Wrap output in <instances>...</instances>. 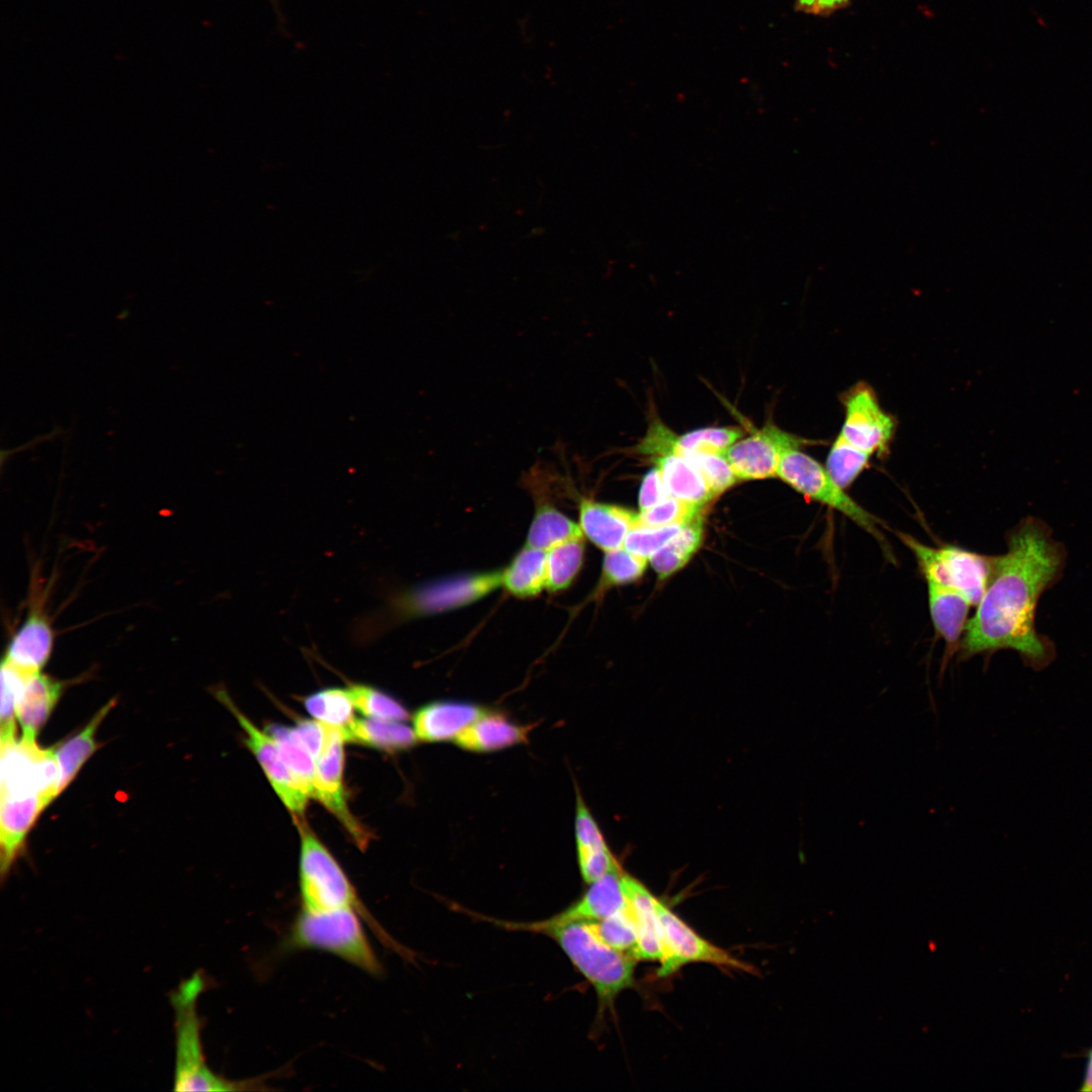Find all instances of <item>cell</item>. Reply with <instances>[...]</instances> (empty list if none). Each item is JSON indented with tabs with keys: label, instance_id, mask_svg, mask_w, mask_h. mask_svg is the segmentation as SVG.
Returning a JSON list of instances; mask_svg holds the SVG:
<instances>
[{
	"label": "cell",
	"instance_id": "cell-37",
	"mask_svg": "<svg viewBox=\"0 0 1092 1092\" xmlns=\"http://www.w3.org/2000/svg\"><path fill=\"white\" fill-rule=\"evenodd\" d=\"M601 937L615 949L639 960L638 934L632 908L629 904L616 914L595 921Z\"/></svg>",
	"mask_w": 1092,
	"mask_h": 1092
},
{
	"label": "cell",
	"instance_id": "cell-4",
	"mask_svg": "<svg viewBox=\"0 0 1092 1092\" xmlns=\"http://www.w3.org/2000/svg\"><path fill=\"white\" fill-rule=\"evenodd\" d=\"M300 835L299 891L301 909L328 911L355 910L373 929L382 943L400 953L405 949L390 937L361 901L342 867L317 838L304 819L294 820Z\"/></svg>",
	"mask_w": 1092,
	"mask_h": 1092
},
{
	"label": "cell",
	"instance_id": "cell-34",
	"mask_svg": "<svg viewBox=\"0 0 1092 1092\" xmlns=\"http://www.w3.org/2000/svg\"><path fill=\"white\" fill-rule=\"evenodd\" d=\"M742 435L743 432L735 427L702 428L681 436H675L670 431L662 444L660 454L672 449L724 453Z\"/></svg>",
	"mask_w": 1092,
	"mask_h": 1092
},
{
	"label": "cell",
	"instance_id": "cell-33",
	"mask_svg": "<svg viewBox=\"0 0 1092 1092\" xmlns=\"http://www.w3.org/2000/svg\"><path fill=\"white\" fill-rule=\"evenodd\" d=\"M303 705L315 720L342 729L355 719V706L348 688L322 689L306 696Z\"/></svg>",
	"mask_w": 1092,
	"mask_h": 1092
},
{
	"label": "cell",
	"instance_id": "cell-13",
	"mask_svg": "<svg viewBox=\"0 0 1092 1092\" xmlns=\"http://www.w3.org/2000/svg\"><path fill=\"white\" fill-rule=\"evenodd\" d=\"M344 742L342 728L327 724V737L318 754L316 771L318 789L316 799L339 819L356 844L365 848L371 834L350 812L343 783Z\"/></svg>",
	"mask_w": 1092,
	"mask_h": 1092
},
{
	"label": "cell",
	"instance_id": "cell-36",
	"mask_svg": "<svg viewBox=\"0 0 1092 1092\" xmlns=\"http://www.w3.org/2000/svg\"><path fill=\"white\" fill-rule=\"evenodd\" d=\"M871 457L837 436L829 449L825 467L835 482L846 489L866 469Z\"/></svg>",
	"mask_w": 1092,
	"mask_h": 1092
},
{
	"label": "cell",
	"instance_id": "cell-25",
	"mask_svg": "<svg viewBox=\"0 0 1092 1092\" xmlns=\"http://www.w3.org/2000/svg\"><path fill=\"white\" fill-rule=\"evenodd\" d=\"M342 730L346 741L386 752L410 748L418 739L402 721L355 718Z\"/></svg>",
	"mask_w": 1092,
	"mask_h": 1092
},
{
	"label": "cell",
	"instance_id": "cell-17",
	"mask_svg": "<svg viewBox=\"0 0 1092 1092\" xmlns=\"http://www.w3.org/2000/svg\"><path fill=\"white\" fill-rule=\"evenodd\" d=\"M637 514L611 504L582 497L579 502V527L587 539L604 551L623 546Z\"/></svg>",
	"mask_w": 1092,
	"mask_h": 1092
},
{
	"label": "cell",
	"instance_id": "cell-40",
	"mask_svg": "<svg viewBox=\"0 0 1092 1092\" xmlns=\"http://www.w3.org/2000/svg\"><path fill=\"white\" fill-rule=\"evenodd\" d=\"M701 510V507L669 496L647 510L640 511L633 527L660 528L684 524L700 515Z\"/></svg>",
	"mask_w": 1092,
	"mask_h": 1092
},
{
	"label": "cell",
	"instance_id": "cell-38",
	"mask_svg": "<svg viewBox=\"0 0 1092 1092\" xmlns=\"http://www.w3.org/2000/svg\"><path fill=\"white\" fill-rule=\"evenodd\" d=\"M31 674L14 666L5 659L1 663V739L15 737L16 709L22 687Z\"/></svg>",
	"mask_w": 1092,
	"mask_h": 1092
},
{
	"label": "cell",
	"instance_id": "cell-1",
	"mask_svg": "<svg viewBox=\"0 0 1092 1092\" xmlns=\"http://www.w3.org/2000/svg\"><path fill=\"white\" fill-rule=\"evenodd\" d=\"M1064 561L1060 544L1037 520L1026 519L1009 535L1008 549L994 557L992 573L976 612L968 620L961 649L972 657L1012 649L1034 668L1052 659V645L1036 632L1035 607L1058 577Z\"/></svg>",
	"mask_w": 1092,
	"mask_h": 1092
},
{
	"label": "cell",
	"instance_id": "cell-5",
	"mask_svg": "<svg viewBox=\"0 0 1092 1092\" xmlns=\"http://www.w3.org/2000/svg\"><path fill=\"white\" fill-rule=\"evenodd\" d=\"M206 981L201 972L181 981L171 992L170 1002L175 1020L174 1090L176 1091H242L255 1089L251 1081H232L211 1071L205 1062L201 1030L202 1020L197 1013V1000Z\"/></svg>",
	"mask_w": 1092,
	"mask_h": 1092
},
{
	"label": "cell",
	"instance_id": "cell-30",
	"mask_svg": "<svg viewBox=\"0 0 1092 1092\" xmlns=\"http://www.w3.org/2000/svg\"><path fill=\"white\" fill-rule=\"evenodd\" d=\"M583 536L579 525L548 504L535 513L527 537V546L548 551L565 541Z\"/></svg>",
	"mask_w": 1092,
	"mask_h": 1092
},
{
	"label": "cell",
	"instance_id": "cell-8",
	"mask_svg": "<svg viewBox=\"0 0 1092 1092\" xmlns=\"http://www.w3.org/2000/svg\"><path fill=\"white\" fill-rule=\"evenodd\" d=\"M777 476L808 498L825 505L845 516L871 534L882 547L887 546L880 531L881 521L862 508L839 486L826 467L800 450L787 449L780 460Z\"/></svg>",
	"mask_w": 1092,
	"mask_h": 1092
},
{
	"label": "cell",
	"instance_id": "cell-28",
	"mask_svg": "<svg viewBox=\"0 0 1092 1092\" xmlns=\"http://www.w3.org/2000/svg\"><path fill=\"white\" fill-rule=\"evenodd\" d=\"M502 585L519 598L537 596L546 587V551L526 546L502 571Z\"/></svg>",
	"mask_w": 1092,
	"mask_h": 1092
},
{
	"label": "cell",
	"instance_id": "cell-23",
	"mask_svg": "<svg viewBox=\"0 0 1092 1092\" xmlns=\"http://www.w3.org/2000/svg\"><path fill=\"white\" fill-rule=\"evenodd\" d=\"M529 729L503 714L482 712L455 739L461 748L489 752L525 742Z\"/></svg>",
	"mask_w": 1092,
	"mask_h": 1092
},
{
	"label": "cell",
	"instance_id": "cell-2",
	"mask_svg": "<svg viewBox=\"0 0 1092 1092\" xmlns=\"http://www.w3.org/2000/svg\"><path fill=\"white\" fill-rule=\"evenodd\" d=\"M499 924L509 929L545 934L555 940L595 989L601 1006H612L617 996L634 984L638 961L609 945L599 934L595 921L551 917L535 922L499 921Z\"/></svg>",
	"mask_w": 1092,
	"mask_h": 1092
},
{
	"label": "cell",
	"instance_id": "cell-29",
	"mask_svg": "<svg viewBox=\"0 0 1092 1092\" xmlns=\"http://www.w3.org/2000/svg\"><path fill=\"white\" fill-rule=\"evenodd\" d=\"M703 538V522L698 515L687 522L681 530L650 557V563L659 578H665L680 569L699 548Z\"/></svg>",
	"mask_w": 1092,
	"mask_h": 1092
},
{
	"label": "cell",
	"instance_id": "cell-27",
	"mask_svg": "<svg viewBox=\"0 0 1092 1092\" xmlns=\"http://www.w3.org/2000/svg\"><path fill=\"white\" fill-rule=\"evenodd\" d=\"M115 704L116 699L106 703L78 734L55 750L59 766V795L70 785L86 760L96 751L98 747L95 739L96 732Z\"/></svg>",
	"mask_w": 1092,
	"mask_h": 1092
},
{
	"label": "cell",
	"instance_id": "cell-26",
	"mask_svg": "<svg viewBox=\"0 0 1092 1092\" xmlns=\"http://www.w3.org/2000/svg\"><path fill=\"white\" fill-rule=\"evenodd\" d=\"M930 618L935 632L947 645L963 637L972 606L962 595L926 581Z\"/></svg>",
	"mask_w": 1092,
	"mask_h": 1092
},
{
	"label": "cell",
	"instance_id": "cell-32",
	"mask_svg": "<svg viewBox=\"0 0 1092 1092\" xmlns=\"http://www.w3.org/2000/svg\"><path fill=\"white\" fill-rule=\"evenodd\" d=\"M582 537L565 541L546 551L547 589L557 592L571 584L583 562Z\"/></svg>",
	"mask_w": 1092,
	"mask_h": 1092
},
{
	"label": "cell",
	"instance_id": "cell-18",
	"mask_svg": "<svg viewBox=\"0 0 1092 1092\" xmlns=\"http://www.w3.org/2000/svg\"><path fill=\"white\" fill-rule=\"evenodd\" d=\"M483 711L463 702L438 701L421 707L413 716L419 740L439 742L456 739Z\"/></svg>",
	"mask_w": 1092,
	"mask_h": 1092
},
{
	"label": "cell",
	"instance_id": "cell-16",
	"mask_svg": "<svg viewBox=\"0 0 1092 1092\" xmlns=\"http://www.w3.org/2000/svg\"><path fill=\"white\" fill-rule=\"evenodd\" d=\"M54 638L48 616L39 605H33L8 642L3 659L29 673L40 671L51 657Z\"/></svg>",
	"mask_w": 1092,
	"mask_h": 1092
},
{
	"label": "cell",
	"instance_id": "cell-45",
	"mask_svg": "<svg viewBox=\"0 0 1092 1092\" xmlns=\"http://www.w3.org/2000/svg\"><path fill=\"white\" fill-rule=\"evenodd\" d=\"M1085 1071L1079 1091L1092 1092V1046L1085 1051Z\"/></svg>",
	"mask_w": 1092,
	"mask_h": 1092
},
{
	"label": "cell",
	"instance_id": "cell-31",
	"mask_svg": "<svg viewBox=\"0 0 1092 1092\" xmlns=\"http://www.w3.org/2000/svg\"><path fill=\"white\" fill-rule=\"evenodd\" d=\"M265 730L276 741L284 761L302 783L308 797L316 799L318 780L314 757L294 736L290 727L270 724Z\"/></svg>",
	"mask_w": 1092,
	"mask_h": 1092
},
{
	"label": "cell",
	"instance_id": "cell-39",
	"mask_svg": "<svg viewBox=\"0 0 1092 1092\" xmlns=\"http://www.w3.org/2000/svg\"><path fill=\"white\" fill-rule=\"evenodd\" d=\"M692 461L702 473L709 487L715 495H718L731 487L737 477L734 474L724 453L694 452L672 449Z\"/></svg>",
	"mask_w": 1092,
	"mask_h": 1092
},
{
	"label": "cell",
	"instance_id": "cell-42",
	"mask_svg": "<svg viewBox=\"0 0 1092 1092\" xmlns=\"http://www.w3.org/2000/svg\"><path fill=\"white\" fill-rule=\"evenodd\" d=\"M685 524H672L660 528L633 527L628 532L623 547L631 553L649 559L654 552L673 538Z\"/></svg>",
	"mask_w": 1092,
	"mask_h": 1092
},
{
	"label": "cell",
	"instance_id": "cell-47",
	"mask_svg": "<svg viewBox=\"0 0 1092 1092\" xmlns=\"http://www.w3.org/2000/svg\"><path fill=\"white\" fill-rule=\"evenodd\" d=\"M798 1H799L800 5L803 8H806V9H809V10H816V7H817V4H818L819 0H798Z\"/></svg>",
	"mask_w": 1092,
	"mask_h": 1092
},
{
	"label": "cell",
	"instance_id": "cell-20",
	"mask_svg": "<svg viewBox=\"0 0 1092 1092\" xmlns=\"http://www.w3.org/2000/svg\"><path fill=\"white\" fill-rule=\"evenodd\" d=\"M620 867L589 884L582 896L569 907L553 916L559 920L601 921L628 905Z\"/></svg>",
	"mask_w": 1092,
	"mask_h": 1092
},
{
	"label": "cell",
	"instance_id": "cell-46",
	"mask_svg": "<svg viewBox=\"0 0 1092 1092\" xmlns=\"http://www.w3.org/2000/svg\"><path fill=\"white\" fill-rule=\"evenodd\" d=\"M847 0H819L815 11H827L842 6Z\"/></svg>",
	"mask_w": 1092,
	"mask_h": 1092
},
{
	"label": "cell",
	"instance_id": "cell-9",
	"mask_svg": "<svg viewBox=\"0 0 1092 1092\" xmlns=\"http://www.w3.org/2000/svg\"><path fill=\"white\" fill-rule=\"evenodd\" d=\"M59 766L54 749L40 748L24 737L1 739L0 796H42L50 804L59 796Z\"/></svg>",
	"mask_w": 1092,
	"mask_h": 1092
},
{
	"label": "cell",
	"instance_id": "cell-6",
	"mask_svg": "<svg viewBox=\"0 0 1092 1092\" xmlns=\"http://www.w3.org/2000/svg\"><path fill=\"white\" fill-rule=\"evenodd\" d=\"M361 916L353 909L328 911L301 909L291 925L286 946L289 949H322L373 975L382 967L364 932Z\"/></svg>",
	"mask_w": 1092,
	"mask_h": 1092
},
{
	"label": "cell",
	"instance_id": "cell-3",
	"mask_svg": "<svg viewBox=\"0 0 1092 1092\" xmlns=\"http://www.w3.org/2000/svg\"><path fill=\"white\" fill-rule=\"evenodd\" d=\"M502 585V571L462 574L419 584L388 600L387 605L356 624L362 642L380 636L391 625L469 605Z\"/></svg>",
	"mask_w": 1092,
	"mask_h": 1092
},
{
	"label": "cell",
	"instance_id": "cell-21",
	"mask_svg": "<svg viewBox=\"0 0 1092 1092\" xmlns=\"http://www.w3.org/2000/svg\"><path fill=\"white\" fill-rule=\"evenodd\" d=\"M575 839L578 867L585 883L590 884L620 867L579 794L576 798Z\"/></svg>",
	"mask_w": 1092,
	"mask_h": 1092
},
{
	"label": "cell",
	"instance_id": "cell-41",
	"mask_svg": "<svg viewBox=\"0 0 1092 1092\" xmlns=\"http://www.w3.org/2000/svg\"><path fill=\"white\" fill-rule=\"evenodd\" d=\"M647 560L625 548L608 551L603 562L602 581L605 585H619L635 581L643 574Z\"/></svg>",
	"mask_w": 1092,
	"mask_h": 1092
},
{
	"label": "cell",
	"instance_id": "cell-14",
	"mask_svg": "<svg viewBox=\"0 0 1092 1092\" xmlns=\"http://www.w3.org/2000/svg\"><path fill=\"white\" fill-rule=\"evenodd\" d=\"M807 440L766 423L752 435L737 440L725 452L737 479L756 480L777 476L783 453Z\"/></svg>",
	"mask_w": 1092,
	"mask_h": 1092
},
{
	"label": "cell",
	"instance_id": "cell-7",
	"mask_svg": "<svg viewBox=\"0 0 1092 1092\" xmlns=\"http://www.w3.org/2000/svg\"><path fill=\"white\" fill-rule=\"evenodd\" d=\"M898 537L913 553L925 581L962 595L972 606L979 604L992 573L994 557L954 545L928 546L905 533H898Z\"/></svg>",
	"mask_w": 1092,
	"mask_h": 1092
},
{
	"label": "cell",
	"instance_id": "cell-11",
	"mask_svg": "<svg viewBox=\"0 0 1092 1092\" xmlns=\"http://www.w3.org/2000/svg\"><path fill=\"white\" fill-rule=\"evenodd\" d=\"M656 909L663 938V956L658 976H669L689 963H708L742 971L751 970L749 965L700 936L658 899Z\"/></svg>",
	"mask_w": 1092,
	"mask_h": 1092
},
{
	"label": "cell",
	"instance_id": "cell-24",
	"mask_svg": "<svg viewBox=\"0 0 1092 1092\" xmlns=\"http://www.w3.org/2000/svg\"><path fill=\"white\" fill-rule=\"evenodd\" d=\"M654 463L670 496L703 508L715 494L697 466L675 452L654 456Z\"/></svg>",
	"mask_w": 1092,
	"mask_h": 1092
},
{
	"label": "cell",
	"instance_id": "cell-43",
	"mask_svg": "<svg viewBox=\"0 0 1092 1092\" xmlns=\"http://www.w3.org/2000/svg\"><path fill=\"white\" fill-rule=\"evenodd\" d=\"M294 736L307 748L316 760L327 737V724L317 720L302 719L290 727Z\"/></svg>",
	"mask_w": 1092,
	"mask_h": 1092
},
{
	"label": "cell",
	"instance_id": "cell-44",
	"mask_svg": "<svg viewBox=\"0 0 1092 1092\" xmlns=\"http://www.w3.org/2000/svg\"><path fill=\"white\" fill-rule=\"evenodd\" d=\"M669 496L659 470L655 466L642 479L638 497L639 509L640 511L647 510Z\"/></svg>",
	"mask_w": 1092,
	"mask_h": 1092
},
{
	"label": "cell",
	"instance_id": "cell-19",
	"mask_svg": "<svg viewBox=\"0 0 1092 1092\" xmlns=\"http://www.w3.org/2000/svg\"><path fill=\"white\" fill-rule=\"evenodd\" d=\"M69 681L36 671L29 674L20 692L16 717L22 737L35 740Z\"/></svg>",
	"mask_w": 1092,
	"mask_h": 1092
},
{
	"label": "cell",
	"instance_id": "cell-12",
	"mask_svg": "<svg viewBox=\"0 0 1092 1092\" xmlns=\"http://www.w3.org/2000/svg\"><path fill=\"white\" fill-rule=\"evenodd\" d=\"M842 402L844 419L837 436L871 456L887 453L896 423L882 408L874 389L858 383L843 395Z\"/></svg>",
	"mask_w": 1092,
	"mask_h": 1092
},
{
	"label": "cell",
	"instance_id": "cell-10",
	"mask_svg": "<svg viewBox=\"0 0 1092 1092\" xmlns=\"http://www.w3.org/2000/svg\"><path fill=\"white\" fill-rule=\"evenodd\" d=\"M215 696L237 718L245 732L246 745L256 756L275 793L293 815L294 820L303 819L309 797L302 783L284 761L274 738L266 730H260L250 721L223 689H216Z\"/></svg>",
	"mask_w": 1092,
	"mask_h": 1092
},
{
	"label": "cell",
	"instance_id": "cell-22",
	"mask_svg": "<svg viewBox=\"0 0 1092 1092\" xmlns=\"http://www.w3.org/2000/svg\"><path fill=\"white\" fill-rule=\"evenodd\" d=\"M623 885L635 918L639 960L661 961L663 938L657 915V899L635 878L623 874Z\"/></svg>",
	"mask_w": 1092,
	"mask_h": 1092
},
{
	"label": "cell",
	"instance_id": "cell-15",
	"mask_svg": "<svg viewBox=\"0 0 1092 1092\" xmlns=\"http://www.w3.org/2000/svg\"><path fill=\"white\" fill-rule=\"evenodd\" d=\"M49 805L39 795L29 797L0 796V874L8 876L25 837L38 815Z\"/></svg>",
	"mask_w": 1092,
	"mask_h": 1092
},
{
	"label": "cell",
	"instance_id": "cell-35",
	"mask_svg": "<svg viewBox=\"0 0 1092 1092\" xmlns=\"http://www.w3.org/2000/svg\"><path fill=\"white\" fill-rule=\"evenodd\" d=\"M355 709L374 719L405 721L407 710L393 697L366 684H350L348 687Z\"/></svg>",
	"mask_w": 1092,
	"mask_h": 1092
}]
</instances>
